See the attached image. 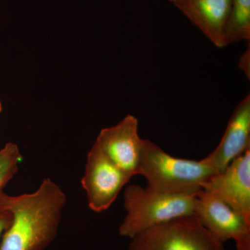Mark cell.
Instances as JSON below:
<instances>
[{
	"label": "cell",
	"mask_w": 250,
	"mask_h": 250,
	"mask_svg": "<svg viewBox=\"0 0 250 250\" xmlns=\"http://www.w3.org/2000/svg\"><path fill=\"white\" fill-rule=\"evenodd\" d=\"M66 196L49 178L36 192L19 196L0 195V208L12 214L11 225L1 236L0 250H44L58 234Z\"/></svg>",
	"instance_id": "1"
},
{
	"label": "cell",
	"mask_w": 250,
	"mask_h": 250,
	"mask_svg": "<svg viewBox=\"0 0 250 250\" xmlns=\"http://www.w3.org/2000/svg\"><path fill=\"white\" fill-rule=\"evenodd\" d=\"M218 174L204 159L173 157L149 140H143L139 174L151 191L171 195H197L202 186Z\"/></svg>",
	"instance_id": "2"
},
{
	"label": "cell",
	"mask_w": 250,
	"mask_h": 250,
	"mask_svg": "<svg viewBox=\"0 0 250 250\" xmlns=\"http://www.w3.org/2000/svg\"><path fill=\"white\" fill-rule=\"evenodd\" d=\"M197 195L160 193L136 184L128 186L124 192L126 215L118 229L119 234L131 238L167 220L195 214Z\"/></svg>",
	"instance_id": "3"
},
{
	"label": "cell",
	"mask_w": 250,
	"mask_h": 250,
	"mask_svg": "<svg viewBox=\"0 0 250 250\" xmlns=\"http://www.w3.org/2000/svg\"><path fill=\"white\" fill-rule=\"evenodd\" d=\"M131 240L128 250H225L195 214L151 227Z\"/></svg>",
	"instance_id": "4"
},
{
	"label": "cell",
	"mask_w": 250,
	"mask_h": 250,
	"mask_svg": "<svg viewBox=\"0 0 250 250\" xmlns=\"http://www.w3.org/2000/svg\"><path fill=\"white\" fill-rule=\"evenodd\" d=\"M131 178L94 144L87 156L85 173L82 180L90 209L98 213L107 210Z\"/></svg>",
	"instance_id": "5"
},
{
	"label": "cell",
	"mask_w": 250,
	"mask_h": 250,
	"mask_svg": "<svg viewBox=\"0 0 250 250\" xmlns=\"http://www.w3.org/2000/svg\"><path fill=\"white\" fill-rule=\"evenodd\" d=\"M195 214L221 243L233 240L236 250H250V225L220 199L202 190L197 195Z\"/></svg>",
	"instance_id": "6"
},
{
	"label": "cell",
	"mask_w": 250,
	"mask_h": 250,
	"mask_svg": "<svg viewBox=\"0 0 250 250\" xmlns=\"http://www.w3.org/2000/svg\"><path fill=\"white\" fill-rule=\"evenodd\" d=\"M138 130L137 118L128 115L118 124L102 130L95 143L114 165L131 177L139 172L143 139Z\"/></svg>",
	"instance_id": "7"
},
{
	"label": "cell",
	"mask_w": 250,
	"mask_h": 250,
	"mask_svg": "<svg viewBox=\"0 0 250 250\" xmlns=\"http://www.w3.org/2000/svg\"><path fill=\"white\" fill-rule=\"evenodd\" d=\"M250 225V148L202 186Z\"/></svg>",
	"instance_id": "8"
},
{
	"label": "cell",
	"mask_w": 250,
	"mask_h": 250,
	"mask_svg": "<svg viewBox=\"0 0 250 250\" xmlns=\"http://www.w3.org/2000/svg\"><path fill=\"white\" fill-rule=\"evenodd\" d=\"M250 148V95L237 105L221 141L203 159L218 173Z\"/></svg>",
	"instance_id": "9"
},
{
	"label": "cell",
	"mask_w": 250,
	"mask_h": 250,
	"mask_svg": "<svg viewBox=\"0 0 250 250\" xmlns=\"http://www.w3.org/2000/svg\"><path fill=\"white\" fill-rule=\"evenodd\" d=\"M176 6L217 47H223L224 28L232 0H177Z\"/></svg>",
	"instance_id": "10"
},
{
	"label": "cell",
	"mask_w": 250,
	"mask_h": 250,
	"mask_svg": "<svg viewBox=\"0 0 250 250\" xmlns=\"http://www.w3.org/2000/svg\"><path fill=\"white\" fill-rule=\"evenodd\" d=\"M250 39V0H232L224 28L223 46Z\"/></svg>",
	"instance_id": "11"
},
{
	"label": "cell",
	"mask_w": 250,
	"mask_h": 250,
	"mask_svg": "<svg viewBox=\"0 0 250 250\" xmlns=\"http://www.w3.org/2000/svg\"><path fill=\"white\" fill-rule=\"evenodd\" d=\"M22 154L17 145L8 143L0 149V195L3 189L17 173Z\"/></svg>",
	"instance_id": "12"
},
{
	"label": "cell",
	"mask_w": 250,
	"mask_h": 250,
	"mask_svg": "<svg viewBox=\"0 0 250 250\" xmlns=\"http://www.w3.org/2000/svg\"><path fill=\"white\" fill-rule=\"evenodd\" d=\"M13 216L11 212L0 208V238L12 223Z\"/></svg>",
	"instance_id": "13"
},
{
	"label": "cell",
	"mask_w": 250,
	"mask_h": 250,
	"mask_svg": "<svg viewBox=\"0 0 250 250\" xmlns=\"http://www.w3.org/2000/svg\"><path fill=\"white\" fill-rule=\"evenodd\" d=\"M250 50L247 51L246 54H243V57H242L241 59V63H244L243 65H241L242 69L244 70L245 72H246L247 75H248V72H249L250 70L248 69V62H249L250 59Z\"/></svg>",
	"instance_id": "14"
},
{
	"label": "cell",
	"mask_w": 250,
	"mask_h": 250,
	"mask_svg": "<svg viewBox=\"0 0 250 250\" xmlns=\"http://www.w3.org/2000/svg\"><path fill=\"white\" fill-rule=\"evenodd\" d=\"M2 111V104H1V100H0V113Z\"/></svg>",
	"instance_id": "15"
},
{
	"label": "cell",
	"mask_w": 250,
	"mask_h": 250,
	"mask_svg": "<svg viewBox=\"0 0 250 250\" xmlns=\"http://www.w3.org/2000/svg\"><path fill=\"white\" fill-rule=\"evenodd\" d=\"M170 1H171V2L174 3V1H177V0H170Z\"/></svg>",
	"instance_id": "16"
}]
</instances>
